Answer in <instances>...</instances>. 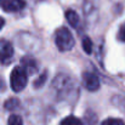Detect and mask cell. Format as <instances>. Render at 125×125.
Wrapping results in <instances>:
<instances>
[{"label":"cell","mask_w":125,"mask_h":125,"mask_svg":"<svg viewBox=\"0 0 125 125\" xmlns=\"http://www.w3.org/2000/svg\"><path fill=\"white\" fill-rule=\"evenodd\" d=\"M55 42H56L60 51H69V50L73 49V46L75 44L72 33L66 27H62L58 31H56Z\"/></svg>","instance_id":"obj_1"},{"label":"cell","mask_w":125,"mask_h":125,"mask_svg":"<svg viewBox=\"0 0 125 125\" xmlns=\"http://www.w3.org/2000/svg\"><path fill=\"white\" fill-rule=\"evenodd\" d=\"M10 84H11V89L15 92H20L26 87V85H27V71L22 66H17L13 68L11 77H10Z\"/></svg>","instance_id":"obj_2"},{"label":"cell","mask_w":125,"mask_h":125,"mask_svg":"<svg viewBox=\"0 0 125 125\" xmlns=\"http://www.w3.org/2000/svg\"><path fill=\"white\" fill-rule=\"evenodd\" d=\"M13 56V47L12 44L5 39L0 40V62L9 63Z\"/></svg>","instance_id":"obj_3"},{"label":"cell","mask_w":125,"mask_h":125,"mask_svg":"<svg viewBox=\"0 0 125 125\" xmlns=\"http://www.w3.org/2000/svg\"><path fill=\"white\" fill-rule=\"evenodd\" d=\"M83 84L89 91H96L100 87V80L96 74L85 72L83 74Z\"/></svg>","instance_id":"obj_4"},{"label":"cell","mask_w":125,"mask_h":125,"mask_svg":"<svg viewBox=\"0 0 125 125\" xmlns=\"http://www.w3.org/2000/svg\"><path fill=\"white\" fill-rule=\"evenodd\" d=\"M1 6L4 11L6 12H17L26 7L24 0H4L1 2Z\"/></svg>","instance_id":"obj_5"},{"label":"cell","mask_w":125,"mask_h":125,"mask_svg":"<svg viewBox=\"0 0 125 125\" xmlns=\"http://www.w3.org/2000/svg\"><path fill=\"white\" fill-rule=\"evenodd\" d=\"M22 64L24 66L23 68L26 71H28V73H31V74H33L37 71V62L32 57H24L22 60Z\"/></svg>","instance_id":"obj_6"},{"label":"cell","mask_w":125,"mask_h":125,"mask_svg":"<svg viewBox=\"0 0 125 125\" xmlns=\"http://www.w3.org/2000/svg\"><path fill=\"white\" fill-rule=\"evenodd\" d=\"M66 18L68 21V23L72 26V27H77L78 23H79V16L75 11L73 10H67L66 12Z\"/></svg>","instance_id":"obj_7"},{"label":"cell","mask_w":125,"mask_h":125,"mask_svg":"<svg viewBox=\"0 0 125 125\" xmlns=\"http://www.w3.org/2000/svg\"><path fill=\"white\" fill-rule=\"evenodd\" d=\"M61 125H84V124L79 118L73 117V115H69V117L64 118V119L61 122Z\"/></svg>","instance_id":"obj_8"},{"label":"cell","mask_w":125,"mask_h":125,"mask_svg":"<svg viewBox=\"0 0 125 125\" xmlns=\"http://www.w3.org/2000/svg\"><path fill=\"white\" fill-rule=\"evenodd\" d=\"M83 49L86 53H91L92 52V42L90 40L89 37H84L83 38Z\"/></svg>","instance_id":"obj_9"},{"label":"cell","mask_w":125,"mask_h":125,"mask_svg":"<svg viewBox=\"0 0 125 125\" xmlns=\"http://www.w3.org/2000/svg\"><path fill=\"white\" fill-rule=\"evenodd\" d=\"M7 125H23V120H22V118H21L20 115L12 114V115H10V118H9Z\"/></svg>","instance_id":"obj_10"},{"label":"cell","mask_w":125,"mask_h":125,"mask_svg":"<svg viewBox=\"0 0 125 125\" xmlns=\"http://www.w3.org/2000/svg\"><path fill=\"white\" fill-rule=\"evenodd\" d=\"M18 104H20L18 100H16V98H10L9 101L5 102V108L9 109V111H12V109H15L16 107H18Z\"/></svg>","instance_id":"obj_11"},{"label":"cell","mask_w":125,"mask_h":125,"mask_svg":"<svg viewBox=\"0 0 125 125\" xmlns=\"http://www.w3.org/2000/svg\"><path fill=\"white\" fill-rule=\"evenodd\" d=\"M101 125H125V123L122 119H117V118H109L106 119Z\"/></svg>","instance_id":"obj_12"},{"label":"cell","mask_w":125,"mask_h":125,"mask_svg":"<svg viewBox=\"0 0 125 125\" xmlns=\"http://www.w3.org/2000/svg\"><path fill=\"white\" fill-rule=\"evenodd\" d=\"M117 38H118V40H119V42H125V23L120 26V28H119V32H118V35H117Z\"/></svg>","instance_id":"obj_13"},{"label":"cell","mask_w":125,"mask_h":125,"mask_svg":"<svg viewBox=\"0 0 125 125\" xmlns=\"http://www.w3.org/2000/svg\"><path fill=\"white\" fill-rule=\"evenodd\" d=\"M45 80H46V73H42V75H40V78H39V80L34 83V87H40Z\"/></svg>","instance_id":"obj_14"},{"label":"cell","mask_w":125,"mask_h":125,"mask_svg":"<svg viewBox=\"0 0 125 125\" xmlns=\"http://www.w3.org/2000/svg\"><path fill=\"white\" fill-rule=\"evenodd\" d=\"M4 24H5V21H4L2 17H0V31H1V28L4 27Z\"/></svg>","instance_id":"obj_15"},{"label":"cell","mask_w":125,"mask_h":125,"mask_svg":"<svg viewBox=\"0 0 125 125\" xmlns=\"http://www.w3.org/2000/svg\"><path fill=\"white\" fill-rule=\"evenodd\" d=\"M1 2H2V1H1V0H0V5H1Z\"/></svg>","instance_id":"obj_16"}]
</instances>
